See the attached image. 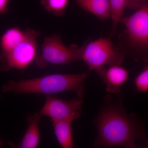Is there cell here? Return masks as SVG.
<instances>
[{
    "label": "cell",
    "mask_w": 148,
    "mask_h": 148,
    "mask_svg": "<svg viewBox=\"0 0 148 148\" xmlns=\"http://www.w3.org/2000/svg\"><path fill=\"white\" fill-rule=\"evenodd\" d=\"M37 66L43 68L49 64L65 65L82 59L81 51L75 44L64 45L59 35L46 37L43 43L42 53L36 58Z\"/></svg>",
    "instance_id": "obj_4"
},
{
    "label": "cell",
    "mask_w": 148,
    "mask_h": 148,
    "mask_svg": "<svg viewBox=\"0 0 148 148\" xmlns=\"http://www.w3.org/2000/svg\"><path fill=\"white\" fill-rule=\"evenodd\" d=\"M110 7L111 18L112 21L110 36L114 34L119 22L122 17L124 10L127 6V0H109Z\"/></svg>",
    "instance_id": "obj_13"
},
{
    "label": "cell",
    "mask_w": 148,
    "mask_h": 148,
    "mask_svg": "<svg viewBox=\"0 0 148 148\" xmlns=\"http://www.w3.org/2000/svg\"><path fill=\"white\" fill-rule=\"evenodd\" d=\"M145 0H127V7L130 8H139Z\"/></svg>",
    "instance_id": "obj_16"
},
{
    "label": "cell",
    "mask_w": 148,
    "mask_h": 148,
    "mask_svg": "<svg viewBox=\"0 0 148 148\" xmlns=\"http://www.w3.org/2000/svg\"><path fill=\"white\" fill-rule=\"evenodd\" d=\"M136 88L141 92L148 91V67L141 72L135 78Z\"/></svg>",
    "instance_id": "obj_15"
},
{
    "label": "cell",
    "mask_w": 148,
    "mask_h": 148,
    "mask_svg": "<svg viewBox=\"0 0 148 148\" xmlns=\"http://www.w3.org/2000/svg\"></svg>",
    "instance_id": "obj_20"
},
{
    "label": "cell",
    "mask_w": 148,
    "mask_h": 148,
    "mask_svg": "<svg viewBox=\"0 0 148 148\" xmlns=\"http://www.w3.org/2000/svg\"><path fill=\"white\" fill-rule=\"evenodd\" d=\"M98 136L97 143L104 147H136L139 137L138 127L121 108H104L95 121Z\"/></svg>",
    "instance_id": "obj_1"
},
{
    "label": "cell",
    "mask_w": 148,
    "mask_h": 148,
    "mask_svg": "<svg viewBox=\"0 0 148 148\" xmlns=\"http://www.w3.org/2000/svg\"><path fill=\"white\" fill-rule=\"evenodd\" d=\"M41 116L39 112L33 115H29L26 118L28 127L22 140L17 144L8 142L11 147L15 148H36L38 145L40 139L39 123Z\"/></svg>",
    "instance_id": "obj_9"
},
{
    "label": "cell",
    "mask_w": 148,
    "mask_h": 148,
    "mask_svg": "<svg viewBox=\"0 0 148 148\" xmlns=\"http://www.w3.org/2000/svg\"><path fill=\"white\" fill-rule=\"evenodd\" d=\"M26 36L22 41L9 53L0 55L1 70L7 71L12 69L23 71L36 58L37 39L39 32L28 28L25 31Z\"/></svg>",
    "instance_id": "obj_5"
},
{
    "label": "cell",
    "mask_w": 148,
    "mask_h": 148,
    "mask_svg": "<svg viewBox=\"0 0 148 148\" xmlns=\"http://www.w3.org/2000/svg\"><path fill=\"white\" fill-rule=\"evenodd\" d=\"M80 49L82 59L90 71H96L106 64L120 66L123 60V55L113 44L110 37L88 42Z\"/></svg>",
    "instance_id": "obj_3"
},
{
    "label": "cell",
    "mask_w": 148,
    "mask_h": 148,
    "mask_svg": "<svg viewBox=\"0 0 148 148\" xmlns=\"http://www.w3.org/2000/svg\"><path fill=\"white\" fill-rule=\"evenodd\" d=\"M46 101L39 112L42 116L49 117L52 122L68 119H78L80 116L83 101L77 98L67 101L46 95Z\"/></svg>",
    "instance_id": "obj_6"
},
{
    "label": "cell",
    "mask_w": 148,
    "mask_h": 148,
    "mask_svg": "<svg viewBox=\"0 0 148 148\" xmlns=\"http://www.w3.org/2000/svg\"><path fill=\"white\" fill-rule=\"evenodd\" d=\"M26 36L25 31L16 27L7 30L0 38V55L7 54L23 41Z\"/></svg>",
    "instance_id": "obj_12"
},
{
    "label": "cell",
    "mask_w": 148,
    "mask_h": 148,
    "mask_svg": "<svg viewBox=\"0 0 148 148\" xmlns=\"http://www.w3.org/2000/svg\"><path fill=\"white\" fill-rule=\"evenodd\" d=\"M3 145V142L2 141H1V140L0 139V148Z\"/></svg>",
    "instance_id": "obj_18"
},
{
    "label": "cell",
    "mask_w": 148,
    "mask_h": 148,
    "mask_svg": "<svg viewBox=\"0 0 148 148\" xmlns=\"http://www.w3.org/2000/svg\"><path fill=\"white\" fill-rule=\"evenodd\" d=\"M86 73L78 74H56L18 81L10 80L3 85V92L15 94H42L46 95L71 91L78 98L84 96Z\"/></svg>",
    "instance_id": "obj_2"
},
{
    "label": "cell",
    "mask_w": 148,
    "mask_h": 148,
    "mask_svg": "<svg viewBox=\"0 0 148 148\" xmlns=\"http://www.w3.org/2000/svg\"><path fill=\"white\" fill-rule=\"evenodd\" d=\"M69 0H41V4L46 10L56 16H63L65 14Z\"/></svg>",
    "instance_id": "obj_14"
},
{
    "label": "cell",
    "mask_w": 148,
    "mask_h": 148,
    "mask_svg": "<svg viewBox=\"0 0 148 148\" xmlns=\"http://www.w3.org/2000/svg\"><path fill=\"white\" fill-rule=\"evenodd\" d=\"M126 27L131 42L139 45H148V3L144 2L132 15L120 20Z\"/></svg>",
    "instance_id": "obj_7"
},
{
    "label": "cell",
    "mask_w": 148,
    "mask_h": 148,
    "mask_svg": "<svg viewBox=\"0 0 148 148\" xmlns=\"http://www.w3.org/2000/svg\"><path fill=\"white\" fill-rule=\"evenodd\" d=\"M80 7L101 20L111 18L109 0H74Z\"/></svg>",
    "instance_id": "obj_11"
},
{
    "label": "cell",
    "mask_w": 148,
    "mask_h": 148,
    "mask_svg": "<svg viewBox=\"0 0 148 148\" xmlns=\"http://www.w3.org/2000/svg\"><path fill=\"white\" fill-rule=\"evenodd\" d=\"M10 0H0V14L6 13Z\"/></svg>",
    "instance_id": "obj_17"
},
{
    "label": "cell",
    "mask_w": 148,
    "mask_h": 148,
    "mask_svg": "<svg viewBox=\"0 0 148 148\" xmlns=\"http://www.w3.org/2000/svg\"><path fill=\"white\" fill-rule=\"evenodd\" d=\"M73 119H68L52 122L54 134L58 143L63 148L73 147L72 124Z\"/></svg>",
    "instance_id": "obj_10"
},
{
    "label": "cell",
    "mask_w": 148,
    "mask_h": 148,
    "mask_svg": "<svg viewBox=\"0 0 148 148\" xmlns=\"http://www.w3.org/2000/svg\"><path fill=\"white\" fill-rule=\"evenodd\" d=\"M0 99H1V95H0Z\"/></svg>",
    "instance_id": "obj_19"
},
{
    "label": "cell",
    "mask_w": 148,
    "mask_h": 148,
    "mask_svg": "<svg viewBox=\"0 0 148 148\" xmlns=\"http://www.w3.org/2000/svg\"><path fill=\"white\" fill-rule=\"evenodd\" d=\"M95 71L102 78L107 91L111 93L120 92L122 86L128 78V71L119 65L110 66L108 69L103 67Z\"/></svg>",
    "instance_id": "obj_8"
}]
</instances>
